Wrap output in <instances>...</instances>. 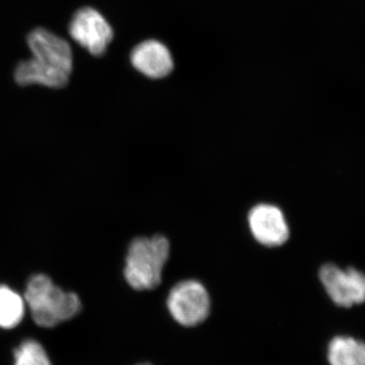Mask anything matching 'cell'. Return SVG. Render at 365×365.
I'll use <instances>...</instances> for the list:
<instances>
[{"instance_id": "1", "label": "cell", "mask_w": 365, "mask_h": 365, "mask_svg": "<svg viewBox=\"0 0 365 365\" xmlns=\"http://www.w3.org/2000/svg\"><path fill=\"white\" fill-rule=\"evenodd\" d=\"M32 58L21 62L14 71L20 86L40 85L62 88L72 72V52L66 40L44 29H36L28 36Z\"/></svg>"}, {"instance_id": "2", "label": "cell", "mask_w": 365, "mask_h": 365, "mask_svg": "<svg viewBox=\"0 0 365 365\" xmlns=\"http://www.w3.org/2000/svg\"><path fill=\"white\" fill-rule=\"evenodd\" d=\"M25 302L35 323L52 328L81 312V302L74 292H66L43 274L33 276L26 284Z\"/></svg>"}, {"instance_id": "3", "label": "cell", "mask_w": 365, "mask_h": 365, "mask_svg": "<svg viewBox=\"0 0 365 365\" xmlns=\"http://www.w3.org/2000/svg\"><path fill=\"white\" fill-rule=\"evenodd\" d=\"M170 245L163 235L139 237L129 245L124 276L135 290H151L162 282L163 268L169 260Z\"/></svg>"}, {"instance_id": "4", "label": "cell", "mask_w": 365, "mask_h": 365, "mask_svg": "<svg viewBox=\"0 0 365 365\" xmlns=\"http://www.w3.org/2000/svg\"><path fill=\"white\" fill-rule=\"evenodd\" d=\"M167 307L170 316L180 325L195 327L208 318L211 300L202 283L184 280L170 289Z\"/></svg>"}, {"instance_id": "5", "label": "cell", "mask_w": 365, "mask_h": 365, "mask_svg": "<svg viewBox=\"0 0 365 365\" xmlns=\"http://www.w3.org/2000/svg\"><path fill=\"white\" fill-rule=\"evenodd\" d=\"M319 279L337 306L350 307L365 302V274L357 269L327 264L319 270Z\"/></svg>"}, {"instance_id": "6", "label": "cell", "mask_w": 365, "mask_h": 365, "mask_svg": "<svg viewBox=\"0 0 365 365\" xmlns=\"http://www.w3.org/2000/svg\"><path fill=\"white\" fill-rule=\"evenodd\" d=\"M69 34L72 39L95 56L104 54L114 35L104 16L91 7L76 11L69 25Z\"/></svg>"}, {"instance_id": "7", "label": "cell", "mask_w": 365, "mask_h": 365, "mask_svg": "<svg viewBox=\"0 0 365 365\" xmlns=\"http://www.w3.org/2000/svg\"><path fill=\"white\" fill-rule=\"evenodd\" d=\"M248 223L254 239L268 248L282 246L289 239V227L285 216L279 207L272 204H258L252 208Z\"/></svg>"}, {"instance_id": "8", "label": "cell", "mask_w": 365, "mask_h": 365, "mask_svg": "<svg viewBox=\"0 0 365 365\" xmlns=\"http://www.w3.org/2000/svg\"><path fill=\"white\" fill-rule=\"evenodd\" d=\"M130 58L134 68L150 78H165L174 69V60L170 50L157 40L144 41L137 45Z\"/></svg>"}, {"instance_id": "9", "label": "cell", "mask_w": 365, "mask_h": 365, "mask_svg": "<svg viewBox=\"0 0 365 365\" xmlns=\"http://www.w3.org/2000/svg\"><path fill=\"white\" fill-rule=\"evenodd\" d=\"M328 360L330 365H365V343L338 336L329 344Z\"/></svg>"}, {"instance_id": "10", "label": "cell", "mask_w": 365, "mask_h": 365, "mask_svg": "<svg viewBox=\"0 0 365 365\" xmlns=\"http://www.w3.org/2000/svg\"><path fill=\"white\" fill-rule=\"evenodd\" d=\"M26 302L18 292L6 285H0V328L11 329L25 316Z\"/></svg>"}, {"instance_id": "11", "label": "cell", "mask_w": 365, "mask_h": 365, "mask_svg": "<svg viewBox=\"0 0 365 365\" xmlns=\"http://www.w3.org/2000/svg\"><path fill=\"white\" fill-rule=\"evenodd\" d=\"M14 365H52L43 346L36 340H25L14 354Z\"/></svg>"}, {"instance_id": "12", "label": "cell", "mask_w": 365, "mask_h": 365, "mask_svg": "<svg viewBox=\"0 0 365 365\" xmlns=\"http://www.w3.org/2000/svg\"><path fill=\"white\" fill-rule=\"evenodd\" d=\"M140 365H150V364H140Z\"/></svg>"}]
</instances>
